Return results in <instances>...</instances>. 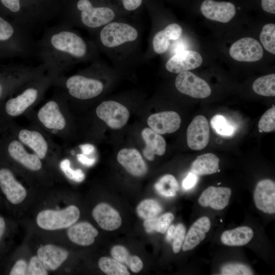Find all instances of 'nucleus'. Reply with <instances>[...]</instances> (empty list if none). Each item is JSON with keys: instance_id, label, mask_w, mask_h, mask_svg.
I'll use <instances>...</instances> for the list:
<instances>
[{"instance_id": "a211bd4d", "label": "nucleus", "mask_w": 275, "mask_h": 275, "mask_svg": "<svg viewBox=\"0 0 275 275\" xmlns=\"http://www.w3.org/2000/svg\"><path fill=\"white\" fill-rule=\"evenodd\" d=\"M256 207L265 213L275 212V183L270 179H264L257 184L254 194Z\"/></svg>"}, {"instance_id": "ddd939ff", "label": "nucleus", "mask_w": 275, "mask_h": 275, "mask_svg": "<svg viewBox=\"0 0 275 275\" xmlns=\"http://www.w3.org/2000/svg\"><path fill=\"white\" fill-rule=\"evenodd\" d=\"M230 56L240 62H253L258 61L263 56V49L256 39L245 37L239 39L231 46Z\"/></svg>"}, {"instance_id": "37998d69", "label": "nucleus", "mask_w": 275, "mask_h": 275, "mask_svg": "<svg viewBox=\"0 0 275 275\" xmlns=\"http://www.w3.org/2000/svg\"><path fill=\"white\" fill-rule=\"evenodd\" d=\"M27 264L23 260L17 261L13 266L10 272V275H25L27 274Z\"/></svg>"}, {"instance_id": "864d4df0", "label": "nucleus", "mask_w": 275, "mask_h": 275, "mask_svg": "<svg viewBox=\"0 0 275 275\" xmlns=\"http://www.w3.org/2000/svg\"><path fill=\"white\" fill-rule=\"evenodd\" d=\"M5 229V222L4 218L0 217V239L2 237Z\"/></svg>"}, {"instance_id": "473e14b6", "label": "nucleus", "mask_w": 275, "mask_h": 275, "mask_svg": "<svg viewBox=\"0 0 275 275\" xmlns=\"http://www.w3.org/2000/svg\"><path fill=\"white\" fill-rule=\"evenodd\" d=\"M100 269L108 275H129L127 267L115 259L101 257L98 261Z\"/></svg>"}, {"instance_id": "2eb2a0df", "label": "nucleus", "mask_w": 275, "mask_h": 275, "mask_svg": "<svg viewBox=\"0 0 275 275\" xmlns=\"http://www.w3.org/2000/svg\"><path fill=\"white\" fill-rule=\"evenodd\" d=\"M200 9L206 18L223 23L229 22L236 14L235 5L227 2L205 0Z\"/></svg>"}, {"instance_id": "2f4dec72", "label": "nucleus", "mask_w": 275, "mask_h": 275, "mask_svg": "<svg viewBox=\"0 0 275 275\" xmlns=\"http://www.w3.org/2000/svg\"><path fill=\"white\" fill-rule=\"evenodd\" d=\"M254 91L258 95L273 97L275 96V74L260 77L253 84Z\"/></svg>"}, {"instance_id": "c03bdc74", "label": "nucleus", "mask_w": 275, "mask_h": 275, "mask_svg": "<svg viewBox=\"0 0 275 275\" xmlns=\"http://www.w3.org/2000/svg\"><path fill=\"white\" fill-rule=\"evenodd\" d=\"M198 176L191 172H189L182 182V186L184 189L188 190L195 186L198 181Z\"/></svg>"}, {"instance_id": "aec40b11", "label": "nucleus", "mask_w": 275, "mask_h": 275, "mask_svg": "<svg viewBox=\"0 0 275 275\" xmlns=\"http://www.w3.org/2000/svg\"><path fill=\"white\" fill-rule=\"evenodd\" d=\"M231 193L229 187L209 186L203 191L198 202L202 207L222 210L228 206Z\"/></svg>"}, {"instance_id": "4be33fe9", "label": "nucleus", "mask_w": 275, "mask_h": 275, "mask_svg": "<svg viewBox=\"0 0 275 275\" xmlns=\"http://www.w3.org/2000/svg\"><path fill=\"white\" fill-rule=\"evenodd\" d=\"M92 216L99 226L106 231H113L121 225L119 212L108 204H98L92 211Z\"/></svg>"}, {"instance_id": "9b49d317", "label": "nucleus", "mask_w": 275, "mask_h": 275, "mask_svg": "<svg viewBox=\"0 0 275 275\" xmlns=\"http://www.w3.org/2000/svg\"><path fill=\"white\" fill-rule=\"evenodd\" d=\"M175 86L181 93L195 98H205L211 93L207 82L189 71L179 73L175 79Z\"/></svg>"}, {"instance_id": "49530a36", "label": "nucleus", "mask_w": 275, "mask_h": 275, "mask_svg": "<svg viewBox=\"0 0 275 275\" xmlns=\"http://www.w3.org/2000/svg\"><path fill=\"white\" fill-rule=\"evenodd\" d=\"M1 1L11 12L18 14L20 10L19 0H1Z\"/></svg>"}, {"instance_id": "dca6fc26", "label": "nucleus", "mask_w": 275, "mask_h": 275, "mask_svg": "<svg viewBox=\"0 0 275 275\" xmlns=\"http://www.w3.org/2000/svg\"><path fill=\"white\" fill-rule=\"evenodd\" d=\"M0 187L8 201L14 204L22 202L26 196L25 188L7 168L0 169Z\"/></svg>"}, {"instance_id": "a878e982", "label": "nucleus", "mask_w": 275, "mask_h": 275, "mask_svg": "<svg viewBox=\"0 0 275 275\" xmlns=\"http://www.w3.org/2000/svg\"><path fill=\"white\" fill-rule=\"evenodd\" d=\"M211 223L207 216H203L197 220L190 227L185 237L182 250H191L197 246L206 237V233L210 228Z\"/></svg>"}, {"instance_id": "f8f14e48", "label": "nucleus", "mask_w": 275, "mask_h": 275, "mask_svg": "<svg viewBox=\"0 0 275 275\" xmlns=\"http://www.w3.org/2000/svg\"><path fill=\"white\" fill-rule=\"evenodd\" d=\"M95 113L98 118L115 129L123 127L129 117V112L125 106L112 100L102 102L96 107Z\"/></svg>"}, {"instance_id": "393cba45", "label": "nucleus", "mask_w": 275, "mask_h": 275, "mask_svg": "<svg viewBox=\"0 0 275 275\" xmlns=\"http://www.w3.org/2000/svg\"><path fill=\"white\" fill-rule=\"evenodd\" d=\"M98 234V232L96 228L87 222L72 225L67 231L69 239L73 243L82 246L92 244Z\"/></svg>"}, {"instance_id": "1a4fd4ad", "label": "nucleus", "mask_w": 275, "mask_h": 275, "mask_svg": "<svg viewBox=\"0 0 275 275\" xmlns=\"http://www.w3.org/2000/svg\"><path fill=\"white\" fill-rule=\"evenodd\" d=\"M138 36V32L134 27L127 23L117 22L107 23L99 34L101 43L109 48L133 41Z\"/></svg>"}, {"instance_id": "ea45409f", "label": "nucleus", "mask_w": 275, "mask_h": 275, "mask_svg": "<svg viewBox=\"0 0 275 275\" xmlns=\"http://www.w3.org/2000/svg\"><path fill=\"white\" fill-rule=\"evenodd\" d=\"M185 228L182 224L175 226L173 239V251L174 253H178L185 238Z\"/></svg>"}, {"instance_id": "603ef678", "label": "nucleus", "mask_w": 275, "mask_h": 275, "mask_svg": "<svg viewBox=\"0 0 275 275\" xmlns=\"http://www.w3.org/2000/svg\"><path fill=\"white\" fill-rule=\"evenodd\" d=\"M175 229V225H171L169 226L167 230V234L166 236V239L168 241H171L172 240L173 235L174 233V231Z\"/></svg>"}, {"instance_id": "de8ad7c7", "label": "nucleus", "mask_w": 275, "mask_h": 275, "mask_svg": "<svg viewBox=\"0 0 275 275\" xmlns=\"http://www.w3.org/2000/svg\"><path fill=\"white\" fill-rule=\"evenodd\" d=\"M124 8L128 11L138 9L142 4L143 0H122Z\"/></svg>"}, {"instance_id": "0eeeda50", "label": "nucleus", "mask_w": 275, "mask_h": 275, "mask_svg": "<svg viewBox=\"0 0 275 275\" xmlns=\"http://www.w3.org/2000/svg\"><path fill=\"white\" fill-rule=\"evenodd\" d=\"M80 212L74 205L59 210H44L37 216V225L42 229L54 230L68 228L79 218Z\"/></svg>"}, {"instance_id": "8fccbe9b", "label": "nucleus", "mask_w": 275, "mask_h": 275, "mask_svg": "<svg viewBox=\"0 0 275 275\" xmlns=\"http://www.w3.org/2000/svg\"><path fill=\"white\" fill-rule=\"evenodd\" d=\"M76 156L79 162L87 167L92 166L96 162L95 158H89L83 154H78Z\"/></svg>"}, {"instance_id": "9d476101", "label": "nucleus", "mask_w": 275, "mask_h": 275, "mask_svg": "<svg viewBox=\"0 0 275 275\" xmlns=\"http://www.w3.org/2000/svg\"><path fill=\"white\" fill-rule=\"evenodd\" d=\"M29 31L18 23L13 24L0 16V42H12L33 54L35 53L36 43L31 37Z\"/></svg>"}, {"instance_id": "20e7f679", "label": "nucleus", "mask_w": 275, "mask_h": 275, "mask_svg": "<svg viewBox=\"0 0 275 275\" xmlns=\"http://www.w3.org/2000/svg\"><path fill=\"white\" fill-rule=\"evenodd\" d=\"M52 86L61 93L66 101L92 99L100 95L104 88L100 80L81 74L59 76L54 79Z\"/></svg>"}, {"instance_id": "7c9ffc66", "label": "nucleus", "mask_w": 275, "mask_h": 275, "mask_svg": "<svg viewBox=\"0 0 275 275\" xmlns=\"http://www.w3.org/2000/svg\"><path fill=\"white\" fill-rule=\"evenodd\" d=\"M154 188L160 195L165 197H171L176 195L179 189V184L174 176L167 174L156 182Z\"/></svg>"}, {"instance_id": "79ce46f5", "label": "nucleus", "mask_w": 275, "mask_h": 275, "mask_svg": "<svg viewBox=\"0 0 275 275\" xmlns=\"http://www.w3.org/2000/svg\"><path fill=\"white\" fill-rule=\"evenodd\" d=\"M27 274H48L46 269L38 256H33L31 258L27 269Z\"/></svg>"}, {"instance_id": "b1692460", "label": "nucleus", "mask_w": 275, "mask_h": 275, "mask_svg": "<svg viewBox=\"0 0 275 275\" xmlns=\"http://www.w3.org/2000/svg\"><path fill=\"white\" fill-rule=\"evenodd\" d=\"M142 136L146 146L143 150L144 157L150 161L154 159L155 155H162L166 149L164 138L150 128H146L142 132Z\"/></svg>"}, {"instance_id": "09e8293b", "label": "nucleus", "mask_w": 275, "mask_h": 275, "mask_svg": "<svg viewBox=\"0 0 275 275\" xmlns=\"http://www.w3.org/2000/svg\"><path fill=\"white\" fill-rule=\"evenodd\" d=\"M261 6L265 12L275 13V0H261Z\"/></svg>"}, {"instance_id": "6ab92c4d", "label": "nucleus", "mask_w": 275, "mask_h": 275, "mask_svg": "<svg viewBox=\"0 0 275 275\" xmlns=\"http://www.w3.org/2000/svg\"><path fill=\"white\" fill-rule=\"evenodd\" d=\"M181 122L180 116L174 111L152 114L147 120L150 128L160 134L175 132L180 128Z\"/></svg>"}, {"instance_id": "c756f323", "label": "nucleus", "mask_w": 275, "mask_h": 275, "mask_svg": "<svg viewBox=\"0 0 275 275\" xmlns=\"http://www.w3.org/2000/svg\"><path fill=\"white\" fill-rule=\"evenodd\" d=\"M113 258L127 265L135 273L140 272L143 267L142 260L137 256L131 255L128 250L122 245H115L111 250Z\"/></svg>"}, {"instance_id": "423d86ee", "label": "nucleus", "mask_w": 275, "mask_h": 275, "mask_svg": "<svg viewBox=\"0 0 275 275\" xmlns=\"http://www.w3.org/2000/svg\"><path fill=\"white\" fill-rule=\"evenodd\" d=\"M3 146V150L5 154L22 168L35 173L42 170V161L34 153L30 152L13 133Z\"/></svg>"}, {"instance_id": "7ed1b4c3", "label": "nucleus", "mask_w": 275, "mask_h": 275, "mask_svg": "<svg viewBox=\"0 0 275 275\" xmlns=\"http://www.w3.org/2000/svg\"><path fill=\"white\" fill-rule=\"evenodd\" d=\"M54 78L45 73L34 79L17 90L18 93L5 103L4 112L9 118L25 115L34 109L52 86Z\"/></svg>"}, {"instance_id": "e433bc0d", "label": "nucleus", "mask_w": 275, "mask_h": 275, "mask_svg": "<svg viewBox=\"0 0 275 275\" xmlns=\"http://www.w3.org/2000/svg\"><path fill=\"white\" fill-rule=\"evenodd\" d=\"M223 275H252L253 272L251 268L240 263H230L223 265L221 269Z\"/></svg>"}, {"instance_id": "cd10ccee", "label": "nucleus", "mask_w": 275, "mask_h": 275, "mask_svg": "<svg viewBox=\"0 0 275 275\" xmlns=\"http://www.w3.org/2000/svg\"><path fill=\"white\" fill-rule=\"evenodd\" d=\"M219 162L218 157L212 153L202 154L191 163L190 172L197 176L215 173L218 171Z\"/></svg>"}, {"instance_id": "bb28decb", "label": "nucleus", "mask_w": 275, "mask_h": 275, "mask_svg": "<svg viewBox=\"0 0 275 275\" xmlns=\"http://www.w3.org/2000/svg\"><path fill=\"white\" fill-rule=\"evenodd\" d=\"M182 33L181 26L175 23L167 26L163 30L157 33L153 40L154 51L158 54L166 52L170 45V40H177Z\"/></svg>"}, {"instance_id": "72a5a7b5", "label": "nucleus", "mask_w": 275, "mask_h": 275, "mask_svg": "<svg viewBox=\"0 0 275 275\" xmlns=\"http://www.w3.org/2000/svg\"><path fill=\"white\" fill-rule=\"evenodd\" d=\"M162 211V207L161 205L153 199L142 201L136 208L138 215L144 219L156 217Z\"/></svg>"}, {"instance_id": "6e6552de", "label": "nucleus", "mask_w": 275, "mask_h": 275, "mask_svg": "<svg viewBox=\"0 0 275 275\" xmlns=\"http://www.w3.org/2000/svg\"><path fill=\"white\" fill-rule=\"evenodd\" d=\"M79 12L77 23L89 29H96L112 21L114 11L106 7H95L90 0H78L76 4Z\"/></svg>"}, {"instance_id": "c9c22d12", "label": "nucleus", "mask_w": 275, "mask_h": 275, "mask_svg": "<svg viewBox=\"0 0 275 275\" xmlns=\"http://www.w3.org/2000/svg\"><path fill=\"white\" fill-rule=\"evenodd\" d=\"M260 41L265 49L275 54V24L267 23L262 28L260 35Z\"/></svg>"}, {"instance_id": "c85d7f7f", "label": "nucleus", "mask_w": 275, "mask_h": 275, "mask_svg": "<svg viewBox=\"0 0 275 275\" xmlns=\"http://www.w3.org/2000/svg\"><path fill=\"white\" fill-rule=\"evenodd\" d=\"M254 235L253 230L247 226L239 227L224 231L221 239L223 243L229 246H242L249 243Z\"/></svg>"}, {"instance_id": "f704fd0d", "label": "nucleus", "mask_w": 275, "mask_h": 275, "mask_svg": "<svg viewBox=\"0 0 275 275\" xmlns=\"http://www.w3.org/2000/svg\"><path fill=\"white\" fill-rule=\"evenodd\" d=\"M210 123L213 130L223 136H232L236 130V125L222 115L213 116Z\"/></svg>"}, {"instance_id": "3c124183", "label": "nucleus", "mask_w": 275, "mask_h": 275, "mask_svg": "<svg viewBox=\"0 0 275 275\" xmlns=\"http://www.w3.org/2000/svg\"><path fill=\"white\" fill-rule=\"evenodd\" d=\"M79 148L81 149L82 154L84 155H89L93 153L95 148L94 146L90 144H86L80 145Z\"/></svg>"}, {"instance_id": "f3484780", "label": "nucleus", "mask_w": 275, "mask_h": 275, "mask_svg": "<svg viewBox=\"0 0 275 275\" xmlns=\"http://www.w3.org/2000/svg\"><path fill=\"white\" fill-rule=\"evenodd\" d=\"M203 62L201 54L194 50H183L173 56L167 62V70L179 73L199 67Z\"/></svg>"}, {"instance_id": "39448f33", "label": "nucleus", "mask_w": 275, "mask_h": 275, "mask_svg": "<svg viewBox=\"0 0 275 275\" xmlns=\"http://www.w3.org/2000/svg\"><path fill=\"white\" fill-rule=\"evenodd\" d=\"M26 148L42 160L57 159L62 149L52 136L39 127L32 124L28 127H16L13 133Z\"/></svg>"}, {"instance_id": "412c9836", "label": "nucleus", "mask_w": 275, "mask_h": 275, "mask_svg": "<svg viewBox=\"0 0 275 275\" xmlns=\"http://www.w3.org/2000/svg\"><path fill=\"white\" fill-rule=\"evenodd\" d=\"M117 158L120 164L134 176L142 177L147 173V166L139 151L134 148L121 149Z\"/></svg>"}, {"instance_id": "5701e85b", "label": "nucleus", "mask_w": 275, "mask_h": 275, "mask_svg": "<svg viewBox=\"0 0 275 275\" xmlns=\"http://www.w3.org/2000/svg\"><path fill=\"white\" fill-rule=\"evenodd\" d=\"M37 255L46 269L54 270L59 268L67 258L68 252L62 248L47 244L39 248Z\"/></svg>"}, {"instance_id": "a18cd8bd", "label": "nucleus", "mask_w": 275, "mask_h": 275, "mask_svg": "<svg viewBox=\"0 0 275 275\" xmlns=\"http://www.w3.org/2000/svg\"><path fill=\"white\" fill-rule=\"evenodd\" d=\"M22 86V85L16 83H4L2 80H0V100L2 99L8 89L15 91H17Z\"/></svg>"}, {"instance_id": "f257e3e1", "label": "nucleus", "mask_w": 275, "mask_h": 275, "mask_svg": "<svg viewBox=\"0 0 275 275\" xmlns=\"http://www.w3.org/2000/svg\"><path fill=\"white\" fill-rule=\"evenodd\" d=\"M35 53L45 72L55 78L63 75L77 61L85 59L89 47L70 26L60 23L45 31L36 43Z\"/></svg>"}, {"instance_id": "4468645a", "label": "nucleus", "mask_w": 275, "mask_h": 275, "mask_svg": "<svg viewBox=\"0 0 275 275\" xmlns=\"http://www.w3.org/2000/svg\"><path fill=\"white\" fill-rule=\"evenodd\" d=\"M209 127L206 118L199 115L194 118L187 129V143L194 150H201L208 144Z\"/></svg>"}, {"instance_id": "4c0bfd02", "label": "nucleus", "mask_w": 275, "mask_h": 275, "mask_svg": "<svg viewBox=\"0 0 275 275\" xmlns=\"http://www.w3.org/2000/svg\"><path fill=\"white\" fill-rule=\"evenodd\" d=\"M259 130L268 132L275 129V106L268 109L261 117L258 124Z\"/></svg>"}, {"instance_id": "f03ea898", "label": "nucleus", "mask_w": 275, "mask_h": 275, "mask_svg": "<svg viewBox=\"0 0 275 275\" xmlns=\"http://www.w3.org/2000/svg\"><path fill=\"white\" fill-rule=\"evenodd\" d=\"M68 103L56 91L52 96L37 110L34 109L24 116L34 124L51 136L68 140L71 134V121Z\"/></svg>"}, {"instance_id": "a19ab883", "label": "nucleus", "mask_w": 275, "mask_h": 275, "mask_svg": "<svg viewBox=\"0 0 275 275\" xmlns=\"http://www.w3.org/2000/svg\"><path fill=\"white\" fill-rule=\"evenodd\" d=\"M174 218V215L170 212L156 217L155 231L162 234L166 233Z\"/></svg>"}, {"instance_id": "58836bf2", "label": "nucleus", "mask_w": 275, "mask_h": 275, "mask_svg": "<svg viewBox=\"0 0 275 275\" xmlns=\"http://www.w3.org/2000/svg\"><path fill=\"white\" fill-rule=\"evenodd\" d=\"M60 167L65 176L69 179L77 182H82L85 177V174L80 169L73 170L70 167V162L68 159L62 160Z\"/></svg>"}]
</instances>
